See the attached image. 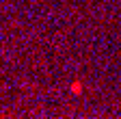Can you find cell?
Masks as SVG:
<instances>
[{"label":"cell","mask_w":121,"mask_h":119,"mask_svg":"<svg viewBox=\"0 0 121 119\" xmlns=\"http://www.w3.org/2000/svg\"><path fill=\"white\" fill-rule=\"evenodd\" d=\"M71 91H73V93H80V91H82V82H80V80H76V82L71 84Z\"/></svg>","instance_id":"6da1fadb"}]
</instances>
